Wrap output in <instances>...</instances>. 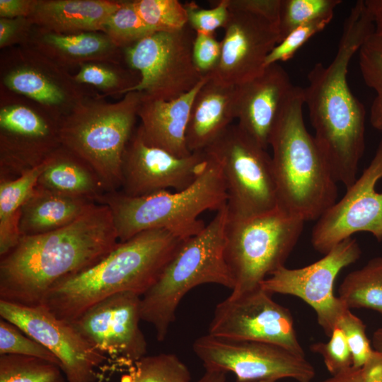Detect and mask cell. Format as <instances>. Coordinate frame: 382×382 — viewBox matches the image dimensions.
I'll use <instances>...</instances> for the list:
<instances>
[{
	"label": "cell",
	"instance_id": "cell-1",
	"mask_svg": "<svg viewBox=\"0 0 382 382\" xmlns=\"http://www.w3.org/2000/svg\"><path fill=\"white\" fill-rule=\"evenodd\" d=\"M374 33L373 18L364 0L357 1L345 20L334 58L328 66L316 63L303 88L314 139L335 180L346 188L357 179L365 149L366 115L364 105L349 87L348 66Z\"/></svg>",
	"mask_w": 382,
	"mask_h": 382
},
{
	"label": "cell",
	"instance_id": "cell-2",
	"mask_svg": "<svg viewBox=\"0 0 382 382\" xmlns=\"http://www.w3.org/2000/svg\"><path fill=\"white\" fill-rule=\"evenodd\" d=\"M119 243L109 207L96 203L70 224L23 236L0 262V299L39 306L60 281L83 271Z\"/></svg>",
	"mask_w": 382,
	"mask_h": 382
},
{
	"label": "cell",
	"instance_id": "cell-3",
	"mask_svg": "<svg viewBox=\"0 0 382 382\" xmlns=\"http://www.w3.org/2000/svg\"><path fill=\"white\" fill-rule=\"evenodd\" d=\"M185 239L165 229L144 231L117 245L89 268L54 286L42 304L71 323L97 302L120 292L143 296Z\"/></svg>",
	"mask_w": 382,
	"mask_h": 382
},
{
	"label": "cell",
	"instance_id": "cell-4",
	"mask_svg": "<svg viewBox=\"0 0 382 382\" xmlns=\"http://www.w3.org/2000/svg\"><path fill=\"white\" fill-rule=\"evenodd\" d=\"M303 88L294 86L270 141L278 208L303 221L318 220L337 197L336 180L303 117Z\"/></svg>",
	"mask_w": 382,
	"mask_h": 382
},
{
	"label": "cell",
	"instance_id": "cell-5",
	"mask_svg": "<svg viewBox=\"0 0 382 382\" xmlns=\"http://www.w3.org/2000/svg\"><path fill=\"white\" fill-rule=\"evenodd\" d=\"M207 155L204 170L183 190H162L137 197L113 191L99 197L96 202L109 207L119 242L149 229H165L183 239L203 230L206 225L199 215L221 209L227 198L220 165Z\"/></svg>",
	"mask_w": 382,
	"mask_h": 382
},
{
	"label": "cell",
	"instance_id": "cell-6",
	"mask_svg": "<svg viewBox=\"0 0 382 382\" xmlns=\"http://www.w3.org/2000/svg\"><path fill=\"white\" fill-rule=\"evenodd\" d=\"M226 204L199 233L185 239L154 285L141 297V320L163 341L182 299L197 286L216 284L233 289L225 255Z\"/></svg>",
	"mask_w": 382,
	"mask_h": 382
},
{
	"label": "cell",
	"instance_id": "cell-7",
	"mask_svg": "<svg viewBox=\"0 0 382 382\" xmlns=\"http://www.w3.org/2000/svg\"><path fill=\"white\" fill-rule=\"evenodd\" d=\"M141 93L132 91L108 103L91 96L59 120L62 146L86 161L107 192L121 187L122 156L133 132Z\"/></svg>",
	"mask_w": 382,
	"mask_h": 382
},
{
	"label": "cell",
	"instance_id": "cell-8",
	"mask_svg": "<svg viewBox=\"0 0 382 382\" xmlns=\"http://www.w3.org/2000/svg\"><path fill=\"white\" fill-rule=\"evenodd\" d=\"M303 224L279 208L247 218L228 216L224 255L234 283L229 296H237L260 286L284 266Z\"/></svg>",
	"mask_w": 382,
	"mask_h": 382
},
{
	"label": "cell",
	"instance_id": "cell-9",
	"mask_svg": "<svg viewBox=\"0 0 382 382\" xmlns=\"http://www.w3.org/2000/svg\"><path fill=\"white\" fill-rule=\"evenodd\" d=\"M204 151L220 165L228 218H247L278 208L272 156L237 124Z\"/></svg>",
	"mask_w": 382,
	"mask_h": 382
},
{
	"label": "cell",
	"instance_id": "cell-10",
	"mask_svg": "<svg viewBox=\"0 0 382 382\" xmlns=\"http://www.w3.org/2000/svg\"><path fill=\"white\" fill-rule=\"evenodd\" d=\"M195 32L188 25L172 32H154L122 50L128 66L140 75L126 93L137 91L165 100L193 89L205 77L192 57Z\"/></svg>",
	"mask_w": 382,
	"mask_h": 382
},
{
	"label": "cell",
	"instance_id": "cell-11",
	"mask_svg": "<svg viewBox=\"0 0 382 382\" xmlns=\"http://www.w3.org/2000/svg\"><path fill=\"white\" fill-rule=\"evenodd\" d=\"M192 348L205 369L231 372L237 382L277 381L285 378L311 382L316 374L305 356L272 344L226 340L207 334L196 339Z\"/></svg>",
	"mask_w": 382,
	"mask_h": 382
},
{
	"label": "cell",
	"instance_id": "cell-12",
	"mask_svg": "<svg viewBox=\"0 0 382 382\" xmlns=\"http://www.w3.org/2000/svg\"><path fill=\"white\" fill-rule=\"evenodd\" d=\"M208 334L226 340L272 344L305 356L291 312L260 286L229 296L217 304Z\"/></svg>",
	"mask_w": 382,
	"mask_h": 382
},
{
	"label": "cell",
	"instance_id": "cell-13",
	"mask_svg": "<svg viewBox=\"0 0 382 382\" xmlns=\"http://www.w3.org/2000/svg\"><path fill=\"white\" fill-rule=\"evenodd\" d=\"M361 251L355 238H347L319 260L298 269L283 266L263 280L260 286L270 294L297 296L315 311L317 320L330 336L347 308L334 295V283L345 267L359 260Z\"/></svg>",
	"mask_w": 382,
	"mask_h": 382
},
{
	"label": "cell",
	"instance_id": "cell-14",
	"mask_svg": "<svg viewBox=\"0 0 382 382\" xmlns=\"http://www.w3.org/2000/svg\"><path fill=\"white\" fill-rule=\"evenodd\" d=\"M1 83L59 120L92 96L67 69L27 45L10 47L1 58Z\"/></svg>",
	"mask_w": 382,
	"mask_h": 382
},
{
	"label": "cell",
	"instance_id": "cell-15",
	"mask_svg": "<svg viewBox=\"0 0 382 382\" xmlns=\"http://www.w3.org/2000/svg\"><path fill=\"white\" fill-rule=\"evenodd\" d=\"M1 99L0 178H15L62 146L59 120L38 104Z\"/></svg>",
	"mask_w": 382,
	"mask_h": 382
},
{
	"label": "cell",
	"instance_id": "cell-16",
	"mask_svg": "<svg viewBox=\"0 0 382 382\" xmlns=\"http://www.w3.org/2000/svg\"><path fill=\"white\" fill-rule=\"evenodd\" d=\"M1 318L49 349L59 360L68 382H96L97 369L108 358L74 327L42 305L25 306L0 299Z\"/></svg>",
	"mask_w": 382,
	"mask_h": 382
},
{
	"label": "cell",
	"instance_id": "cell-17",
	"mask_svg": "<svg viewBox=\"0 0 382 382\" xmlns=\"http://www.w3.org/2000/svg\"><path fill=\"white\" fill-rule=\"evenodd\" d=\"M382 178V139L369 165L317 220L311 233V243L326 254L355 233L369 232L382 241V192L376 190Z\"/></svg>",
	"mask_w": 382,
	"mask_h": 382
},
{
	"label": "cell",
	"instance_id": "cell-18",
	"mask_svg": "<svg viewBox=\"0 0 382 382\" xmlns=\"http://www.w3.org/2000/svg\"><path fill=\"white\" fill-rule=\"evenodd\" d=\"M141 296L120 292L86 309L71 323L108 359L130 367L146 356L147 343L140 329Z\"/></svg>",
	"mask_w": 382,
	"mask_h": 382
},
{
	"label": "cell",
	"instance_id": "cell-19",
	"mask_svg": "<svg viewBox=\"0 0 382 382\" xmlns=\"http://www.w3.org/2000/svg\"><path fill=\"white\" fill-rule=\"evenodd\" d=\"M207 159L204 150L178 157L151 145L137 127L122 156L120 192L137 197L170 189L183 190L202 173Z\"/></svg>",
	"mask_w": 382,
	"mask_h": 382
},
{
	"label": "cell",
	"instance_id": "cell-20",
	"mask_svg": "<svg viewBox=\"0 0 382 382\" xmlns=\"http://www.w3.org/2000/svg\"><path fill=\"white\" fill-rule=\"evenodd\" d=\"M216 69L207 76L219 84L238 86L260 74L272 50L280 41L279 24L264 16L229 11Z\"/></svg>",
	"mask_w": 382,
	"mask_h": 382
},
{
	"label": "cell",
	"instance_id": "cell-21",
	"mask_svg": "<svg viewBox=\"0 0 382 382\" xmlns=\"http://www.w3.org/2000/svg\"><path fill=\"white\" fill-rule=\"evenodd\" d=\"M294 86L278 63L265 66L255 78L238 86L237 125L266 149Z\"/></svg>",
	"mask_w": 382,
	"mask_h": 382
},
{
	"label": "cell",
	"instance_id": "cell-22",
	"mask_svg": "<svg viewBox=\"0 0 382 382\" xmlns=\"http://www.w3.org/2000/svg\"><path fill=\"white\" fill-rule=\"evenodd\" d=\"M205 76L193 89L179 98L165 100L141 93L138 109V127L144 140L178 157L192 154L186 143V131L193 99Z\"/></svg>",
	"mask_w": 382,
	"mask_h": 382
},
{
	"label": "cell",
	"instance_id": "cell-23",
	"mask_svg": "<svg viewBox=\"0 0 382 382\" xmlns=\"http://www.w3.org/2000/svg\"><path fill=\"white\" fill-rule=\"evenodd\" d=\"M237 98L238 86L219 84L207 78L189 114L186 143L191 153L204 150L232 125L236 119Z\"/></svg>",
	"mask_w": 382,
	"mask_h": 382
},
{
	"label": "cell",
	"instance_id": "cell-24",
	"mask_svg": "<svg viewBox=\"0 0 382 382\" xmlns=\"http://www.w3.org/2000/svg\"><path fill=\"white\" fill-rule=\"evenodd\" d=\"M122 1L35 0L28 17L37 28L53 33L71 35L102 32Z\"/></svg>",
	"mask_w": 382,
	"mask_h": 382
},
{
	"label": "cell",
	"instance_id": "cell-25",
	"mask_svg": "<svg viewBox=\"0 0 382 382\" xmlns=\"http://www.w3.org/2000/svg\"><path fill=\"white\" fill-rule=\"evenodd\" d=\"M26 45L66 69L91 62L119 64L122 52L102 32L63 35L36 26Z\"/></svg>",
	"mask_w": 382,
	"mask_h": 382
},
{
	"label": "cell",
	"instance_id": "cell-26",
	"mask_svg": "<svg viewBox=\"0 0 382 382\" xmlns=\"http://www.w3.org/2000/svg\"><path fill=\"white\" fill-rule=\"evenodd\" d=\"M96 202L93 200L44 190L37 186L21 209V237L49 233L76 221Z\"/></svg>",
	"mask_w": 382,
	"mask_h": 382
},
{
	"label": "cell",
	"instance_id": "cell-27",
	"mask_svg": "<svg viewBox=\"0 0 382 382\" xmlns=\"http://www.w3.org/2000/svg\"><path fill=\"white\" fill-rule=\"evenodd\" d=\"M36 186L57 193L88 198L95 202L108 192L96 171L62 146L46 160Z\"/></svg>",
	"mask_w": 382,
	"mask_h": 382
},
{
	"label": "cell",
	"instance_id": "cell-28",
	"mask_svg": "<svg viewBox=\"0 0 382 382\" xmlns=\"http://www.w3.org/2000/svg\"><path fill=\"white\" fill-rule=\"evenodd\" d=\"M45 162L17 178H0L1 257L15 248L21 238L19 231L21 209L36 187Z\"/></svg>",
	"mask_w": 382,
	"mask_h": 382
},
{
	"label": "cell",
	"instance_id": "cell-29",
	"mask_svg": "<svg viewBox=\"0 0 382 382\" xmlns=\"http://www.w3.org/2000/svg\"><path fill=\"white\" fill-rule=\"evenodd\" d=\"M338 297L349 309L366 308L382 315V257L372 258L349 273L340 284Z\"/></svg>",
	"mask_w": 382,
	"mask_h": 382
},
{
	"label": "cell",
	"instance_id": "cell-30",
	"mask_svg": "<svg viewBox=\"0 0 382 382\" xmlns=\"http://www.w3.org/2000/svg\"><path fill=\"white\" fill-rule=\"evenodd\" d=\"M187 366L173 354L144 356L122 376L120 382H190Z\"/></svg>",
	"mask_w": 382,
	"mask_h": 382
},
{
	"label": "cell",
	"instance_id": "cell-31",
	"mask_svg": "<svg viewBox=\"0 0 382 382\" xmlns=\"http://www.w3.org/2000/svg\"><path fill=\"white\" fill-rule=\"evenodd\" d=\"M0 382H68L57 365L40 359L0 354Z\"/></svg>",
	"mask_w": 382,
	"mask_h": 382
},
{
	"label": "cell",
	"instance_id": "cell-32",
	"mask_svg": "<svg viewBox=\"0 0 382 382\" xmlns=\"http://www.w3.org/2000/svg\"><path fill=\"white\" fill-rule=\"evenodd\" d=\"M137 71L126 70L119 64L91 62L79 66V71L74 75V80L82 85L92 86L105 93L102 96L113 94H126L128 89L140 81Z\"/></svg>",
	"mask_w": 382,
	"mask_h": 382
},
{
	"label": "cell",
	"instance_id": "cell-33",
	"mask_svg": "<svg viewBox=\"0 0 382 382\" xmlns=\"http://www.w3.org/2000/svg\"><path fill=\"white\" fill-rule=\"evenodd\" d=\"M359 62L364 83L376 96L370 109V122L382 132V37L371 35L359 50Z\"/></svg>",
	"mask_w": 382,
	"mask_h": 382
},
{
	"label": "cell",
	"instance_id": "cell-34",
	"mask_svg": "<svg viewBox=\"0 0 382 382\" xmlns=\"http://www.w3.org/2000/svg\"><path fill=\"white\" fill-rule=\"evenodd\" d=\"M103 33L123 50L154 33L137 13L133 0L122 1L104 25Z\"/></svg>",
	"mask_w": 382,
	"mask_h": 382
},
{
	"label": "cell",
	"instance_id": "cell-35",
	"mask_svg": "<svg viewBox=\"0 0 382 382\" xmlns=\"http://www.w3.org/2000/svg\"><path fill=\"white\" fill-rule=\"evenodd\" d=\"M134 7L146 24L154 32H172L188 23L184 4L178 0H133Z\"/></svg>",
	"mask_w": 382,
	"mask_h": 382
},
{
	"label": "cell",
	"instance_id": "cell-36",
	"mask_svg": "<svg viewBox=\"0 0 382 382\" xmlns=\"http://www.w3.org/2000/svg\"><path fill=\"white\" fill-rule=\"evenodd\" d=\"M341 0H281L279 16V42L296 28L334 14Z\"/></svg>",
	"mask_w": 382,
	"mask_h": 382
},
{
	"label": "cell",
	"instance_id": "cell-37",
	"mask_svg": "<svg viewBox=\"0 0 382 382\" xmlns=\"http://www.w3.org/2000/svg\"><path fill=\"white\" fill-rule=\"evenodd\" d=\"M0 354L35 357L60 367L57 358L40 343L26 335L16 325L1 318Z\"/></svg>",
	"mask_w": 382,
	"mask_h": 382
},
{
	"label": "cell",
	"instance_id": "cell-38",
	"mask_svg": "<svg viewBox=\"0 0 382 382\" xmlns=\"http://www.w3.org/2000/svg\"><path fill=\"white\" fill-rule=\"evenodd\" d=\"M333 16L334 14L325 16L294 29L272 50L265 59V66L289 60L311 37L322 31Z\"/></svg>",
	"mask_w": 382,
	"mask_h": 382
},
{
	"label": "cell",
	"instance_id": "cell-39",
	"mask_svg": "<svg viewBox=\"0 0 382 382\" xmlns=\"http://www.w3.org/2000/svg\"><path fill=\"white\" fill-rule=\"evenodd\" d=\"M346 337L352 357L353 368L362 367L371 357L374 349L366 335L363 321L347 308L337 321ZM336 326V327H337Z\"/></svg>",
	"mask_w": 382,
	"mask_h": 382
},
{
	"label": "cell",
	"instance_id": "cell-40",
	"mask_svg": "<svg viewBox=\"0 0 382 382\" xmlns=\"http://www.w3.org/2000/svg\"><path fill=\"white\" fill-rule=\"evenodd\" d=\"M328 342H317L311 349L323 358L327 369L335 375L352 365V357L346 337L342 329L336 327L330 335Z\"/></svg>",
	"mask_w": 382,
	"mask_h": 382
},
{
	"label": "cell",
	"instance_id": "cell-41",
	"mask_svg": "<svg viewBox=\"0 0 382 382\" xmlns=\"http://www.w3.org/2000/svg\"><path fill=\"white\" fill-rule=\"evenodd\" d=\"M211 8L199 7L195 2L184 4L187 13L188 25L195 33L214 34L226 25L229 11L225 0L214 1Z\"/></svg>",
	"mask_w": 382,
	"mask_h": 382
},
{
	"label": "cell",
	"instance_id": "cell-42",
	"mask_svg": "<svg viewBox=\"0 0 382 382\" xmlns=\"http://www.w3.org/2000/svg\"><path fill=\"white\" fill-rule=\"evenodd\" d=\"M221 46L214 34L195 33L192 47V57L197 70L204 76H208L216 67Z\"/></svg>",
	"mask_w": 382,
	"mask_h": 382
},
{
	"label": "cell",
	"instance_id": "cell-43",
	"mask_svg": "<svg viewBox=\"0 0 382 382\" xmlns=\"http://www.w3.org/2000/svg\"><path fill=\"white\" fill-rule=\"evenodd\" d=\"M34 26L25 17L0 18V48L26 45Z\"/></svg>",
	"mask_w": 382,
	"mask_h": 382
},
{
	"label": "cell",
	"instance_id": "cell-44",
	"mask_svg": "<svg viewBox=\"0 0 382 382\" xmlns=\"http://www.w3.org/2000/svg\"><path fill=\"white\" fill-rule=\"evenodd\" d=\"M228 11H245L264 16L279 24L281 0H225Z\"/></svg>",
	"mask_w": 382,
	"mask_h": 382
},
{
	"label": "cell",
	"instance_id": "cell-45",
	"mask_svg": "<svg viewBox=\"0 0 382 382\" xmlns=\"http://www.w3.org/2000/svg\"><path fill=\"white\" fill-rule=\"evenodd\" d=\"M35 0H0V18H28Z\"/></svg>",
	"mask_w": 382,
	"mask_h": 382
},
{
	"label": "cell",
	"instance_id": "cell-46",
	"mask_svg": "<svg viewBox=\"0 0 382 382\" xmlns=\"http://www.w3.org/2000/svg\"><path fill=\"white\" fill-rule=\"evenodd\" d=\"M362 368L364 382H382V352L374 350Z\"/></svg>",
	"mask_w": 382,
	"mask_h": 382
},
{
	"label": "cell",
	"instance_id": "cell-47",
	"mask_svg": "<svg viewBox=\"0 0 382 382\" xmlns=\"http://www.w3.org/2000/svg\"><path fill=\"white\" fill-rule=\"evenodd\" d=\"M322 382H364L363 368H349Z\"/></svg>",
	"mask_w": 382,
	"mask_h": 382
},
{
	"label": "cell",
	"instance_id": "cell-48",
	"mask_svg": "<svg viewBox=\"0 0 382 382\" xmlns=\"http://www.w3.org/2000/svg\"><path fill=\"white\" fill-rule=\"evenodd\" d=\"M374 24V34L382 37V0H364Z\"/></svg>",
	"mask_w": 382,
	"mask_h": 382
},
{
	"label": "cell",
	"instance_id": "cell-49",
	"mask_svg": "<svg viewBox=\"0 0 382 382\" xmlns=\"http://www.w3.org/2000/svg\"><path fill=\"white\" fill-rule=\"evenodd\" d=\"M226 373L218 370L206 369L204 375L195 382H226Z\"/></svg>",
	"mask_w": 382,
	"mask_h": 382
},
{
	"label": "cell",
	"instance_id": "cell-50",
	"mask_svg": "<svg viewBox=\"0 0 382 382\" xmlns=\"http://www.w3.org/2000/svg\"><path fill=\"white\" fill-rule=\"evenodd\" d=\"M372 345L375 351L382 352V327L378 328L372 336Z\"/></svg>",
	"mask_w": 382,
	"mask_h": 382
},
{
	"label": "cell",
	"instance_id": "cell-51",
	"mask_svg": "<svg viewBox=\"0 0 382 382\" xmlns=\"http://www.w3.org/2000/svg\"><path fill=\"white\" fill-rule=\"evenodd\" d=\"M255 382H276V381H255Z\"/></svg>",
	"mask_w": 382,
	"mask_h": 382
}]
</instances>
